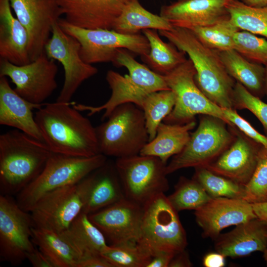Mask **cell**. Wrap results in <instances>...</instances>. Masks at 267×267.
I'll return each mask as SVG.
<instances>
[{
	"instance_id": "obj_3",
	"label": "cell",
	"mask_w": 267,
	"mask_h": 267,
	"mask_svg": "<svg viewBox=\"0 0 267 267\" xmlns=\"http://www.w3.org/2000/svg\"><path fill=\"white\" fill-rule=\"evenodd\" d=\"M51 153L44 142L18 130L1 134L0 194L19 193L41 174Z\"/></svg>"
},
{
	"instance_id": "obj_7",
	"label": "cell",
	"mask_w": 267,
	"mask_h": 267,
	"mask_svg": "<svg viewBox=\"0 0 267 267\" xmlns=\"http://www.w3.org/2000/svg\"><path fill=\"white\" fill-rule=\"evenodd\" d=\"M178 213L165 193L145 204L138 246L152 258L161 252L177 254L185 250L186 235Z\"/></svg>"
},
{
	"instance_id": "obj_28",
	"label": "cell",
	"mask_w": 267,
	"mask_h": 267,
	"mask_svg": "<svg viewBox=\"0 0 267 267\" xmlns=\"http://www.w3.org/2000/svg\"><path fill=\"white\" fill-rule=\"evenodd\" d=\"M220 55L227 72L235 81L260 98L265 94V66L249 61L235 49L220 51Z\"/></svg>"
},
{
	"instance_id": "obj_31",
	"label": "cell",
	"mask_w": 267,
	"mask_h": 267,
	"mask_svg": "<svg viewBox=\"0 0 267 267\" xmlns=\"http://www.w3.org/2000/svg\"><path fill=\"white\" fill-rule=\"evenodd\" d=\"M32 239L54 267H76L79 258L59 233L34 226Z\"/></svg>"
},
{
	"instance_id": "obj_29",
	"label": "cell",
	"mask_w": 267,
	"mask_h": 267,
	"mask_svg": "<svg viewBox=\"0 0 267 267\" xmlns=\"http://www.w3.org/2000/svg\"><path fill=\"white\" fill-rule=\"evenodd\" d=\"M142 32L149 42L150 51L140 56L141 59L156 73L165 76L187 60L185 52L172 43L164 42L156 30L147 29Z\"/></svg>"
},
{
	"instance_id": "obj_40",
	"label": "cell",
	"mask_w": 267,
	"mask_h": 267,
	"mask_svg": "<svg viewBox=\"0 0 267 267\" xmlns=\"http://www.w3.org/2000/svg\"><path fill=\"white\" fill-rule=\"evenodd\" d=\"M233 106L234 109H247L251 112L262 123L267 135V103L237 82L234 89Z\"/></svg>"
},
{
	"instance_id": "obj_48",
	"label": "cell",
	"mask_w": 267,
	"mask_h": 267,
	"mask_svg": "<svg viewBox=\"0 0 267 267\" xmlns=\"http://www.w3.org/2000/svg\"><path fill=\"white\" fill-rule=\"evenodd\" d=\"M245 4L255 7H262L267 5V0H242Z\"/></svg>"
},
{
	"instance_id": "obj_34",
	"label": "cell",
	"mask_w": 267,
	"mask_h": 267,
	"mask_svg": "<svg viewBox=\"0 0 267 267\" xmlns=\"http://www.w3.org/2000/svg\"><path fill=\"white\" fill-rule=\"evenodd\" d=\"M189 30L205 45L219 51L234 49V35L240 30L230 17L214 24Z\"/></svg>"
},
{
	"instance_id": "obj_38",
	"label": "cell",
	"mask_w": 267,
	"mask_h": 267,
	"mask_svg": "<svg viewBox=\"0 0 267 267\" xmlns=\"http://www.w3.org/2000/svg\"><path fill=\"white\" fill-rule=\"evenodd\" d=\"M234 49L249 61L267 64V40L246 31L239 30L234 37Z\"/></svg>"
},
{
	"instance_id": "obj_24",
	"label": "cell",
	"mask_w": 267,
	"mask_h": 267,
	"mask_svg": "<svg viewBox=\"0 0 267 267\" xmlns=\"http://www.w3.org/2000/svg\"><path fill=\"white\" fill-rule=\"evenodd\" d=\"M28 33L12 12L9 0H0V57L17 65L31 62Z\"/></svg>"
},
{
	"instance_id": "obj_9",
	"label": "cell",
	"mask_w": 267,
	"mask_h": 267,
	"mask_svg": "<svg viewBox=\"0 0 267 267\" xmlns=\"http://www.w3.org/2000/svg\"><path fill=\"white\" fill-rule=\"evenodd\" d=\"M62 30L80 44V55L87 63L113 62L118 49L125 48L140 56L150 51L149 42L144 35L124 34L112 29H90L79 27L60 18Z\"/></svg>"
},
{
	"instance_id": "obj_30",
	"label": "cell",
	"mask_w": 267,
	"mask_h": 267,
	"mask_svg": "<svg viewBox=\"0 0 267 267\" xmlns=\"http://www.w3.org/2000/svg\"><path fill=\"white\" fill-rule=\"evenodd\" d=\"M173 27L164 17L145 9L138 0H133L124 8L112 29L121 34H135L147 29L169 31Z\"/></svg>"
},
{
	"instance_id": "obj_33",
	"label": "cell",
	"mask_w": 267,
	"mask_h": 267,
	"mask_svg": "<svg viewBox=\"0 0 267 267\" xmlns=\"http://www.w3.org/2000/svg\"><path fill=\"white\" fill-rule=\"evenodd\" d=\"M175 102V94L171 89L154 91L145 98L141 108L145 117L149 141L155 137L158 127L172 112Z\"/></svg>"
},
{
	"instance_id": "obj_22",
	"label": "cell",
	"mask_w": 267,
	"mask_h": 267,
	"mask_svg": "<svg viewBox=\"0 0 267 267\" xmlns=\"http://www.w3.org/2000/svg\"><path fill=\"white\" fill-rule=\"evenodd\" d=\"M44 104L28 101L10 86L6 77H0V125L13 127L44 142L32 110Z\"/></svg>"
},
{
	"instance_id": "obj_27",
	"label": "cell",
	"mask_w": 267,
	"mask_h": 267,
	"mask_svg": "<svg viewBox=\"0 0 267 267\" xmlns=\"http://www.w3.org/2000/svg\"><path fill=\"white\" fill-rule=\"evenodd\" d=\"M59 233L72 248L79 261L89 256L101 255L108 246L103 233L83 211Z\"/></svg>"
},
{
	"instance_id": "obj_47",
	"label": "cell",
	"mask_w": 267,
	"mask_h": 267,
	"mask_svg": "<svg viewBox=\"0 0 267 267\" xmlns=\"http://www.w3.org/2000/svg\"><path fill=\"white\" fill-rule=\"evenodd\" d=\"M251 204L257 218L267 225V201Z\"/></svg>"
},
{
	"instance_id": "obj_15",
	"label": "cell",
	"mask_w": 267,
	"mask_h": 267,
	"mask_svg": "<svg viewBox=\"0 0 267 267\" xmlns=\"http://www.w3.org/2000/svg\"><path fill=\"white\" fill-rule=\"evenodd\" d=\"M80 48L79 42L64 32L58 22L53 24L44 52L48 58L59 61L64 69V83L56 101L70 102L81 84L98 72L96 67L83 60Z\"/></svg>"
},
{
	"instance_id": "obj_16",
	"label": "cell",
	"mask_w": 267,
	"mask_h": 267,
	"mask_svg": "<svg viewBox=\"0 0 267 267\" xmlns=\"http://www.w3.org/2000/svg\"><path fill=\"white\" fill-rule=\"evenodd\" d=\"M16 17L26 29L31 62L44 51L53 24L63 15L56 0H9Z\"/></svg>"
},
{
	"instance_id": "obj_17",
	"label": "cell",
	"mask_w": 267,
	"mask_h": 267,
	"mask_svg": "<svg viewBox=\"0 0 267 267\" xmlns=\"http://www.w3.org/2000/svg\"><path fill=\"white\" fill-rule=\"evenodd\" d=\"M142 215V206L125 198L88 215L111 245H118L136 243Z\"/></svg>"
},
{
	"instance_id": "obj_5",
	"label": "cell",
	"mask_w": 267,
	"mask_h": 267,
	"mask_svg": "<svg viewBox=\"0 0 267 267\" xmlns=\"http://www.w3.org/2000/svg\"><path fill=\"white\" fill-rule=\"evenodd\" d=\"M107 161V157L100 153L86 157L51 152L41 174L17 195V203L22 209L30 212L43 196L80 181Z\"/></svg>"
},
{
	"instance_id": "obj_12",
	"label": "cell",
	"mask_w": 267,
	"mask_h": 267,
	"mask_svg": "<svg viewBox=\"0 0 267 267\" xmlns=\"http://www.w3.org/2000/svg\"><path fill=\"white\" fill-rule=\"evenodd\" d=\"M114 164L126 198L142 206L169 188L167 164L158 157L137 154L117 158Z\"/></svg>"
},
{
	"instance_id": "obj_23",
	"label": "cell",
	"mask_w": 267,
	"mask_h": 267,
	"mask_svg": "<svg viewBox=\"0 0 267 267\" xmlns=\"http://www.w3.org/2000/svg\"><path fill=\"white\" fill-rule=\"evenodd\" d=\"M267 225L257 218L238 224L231 231L217 236L216 251L231 258L245 256L255 251L266 252Z\"/></svg>"
},
{
	"instance_id": "obj_43",
	"label": "cell",
	"mask_w": 267,
	"mask_h": 267,
	"mask_svg": "<svg viewBox=\"0 0 267 267\" xmlns=\"http://www.w3.org/2000/svg\"><path fill=\"white\" fill-rule=\"evenodd\" d=\"M26 259L34 267H54L46 256L37 248L27 255Z\"/></svg>"
},
{
	"instance_id": "obj_21",
	"label": "cell",
	"mask_w": 267,
	"mask_h": 267,
	"mask_svg": "<svg viewBox=\"0 0 267 267\" xmlns=\"http://www.w3.org/2000/svg\"><path fill=\"white\" fill-rule=\"evenodd\" d=\"M231 0H180L163 6L160 15L173 27L190 29L214 24L229 17L226 6Z\"/></svg>"
},
{
	"instance_id": "obj_39",
	"label": "cell",
	"mask_w": 267,
	"mask_h": 267,
	"mask_svg": "<svg viewBox=\"0 0 267 267\" xmlns=\"http://www.w3.org/2000/svg\"><path fill=\"white\" fill-rule=\"evenodd\" d=\"M243 199L250 203L267 201V148L262 146L254 172L244 186Z\"/></svg>"
},
{
	"instance_id": "obj_41",
	"label": "cell",
	"mask_w": 267,
	"mask_h": 267,
	"mask_svg": "<svg viewBox=\"0 0 267 267\" xmlns=\"http://www.w3.org/2000/svg\"><path fill=\"white\" fill-rule=\"evenodd\" d=\"M223 115L231 127H235L252 140L267 148V136L260 133L247 121L240 116L235 109L222 108Z\"/></svg>"
},
{
	"instance_id": "obj_14",
	"label": "cell",
	"mask_w": 267,
	"mask_h": 267,
	"mask_svg": "<svg viewBox=\"0 0 267 267\" xmlns=\"http://www.w3.org/2000/svg\"><path fill=\"white\" fill-rule=\"evenodd\" d=\"M58 66L44 51L35 60L23 65L0 59V77H9L14 90L28 101L42 104L56 89Z\"/></svg>"
},
{
	"instance_id": "obj_19",
	"label": "cell",
	"mask_w": 267,
	"mask_h": 267,
	"mask_svg": "<svg viewBox=\"0 0 267 267\" xmlns=\"http://www.w3.org/2000/svg\"><path fill=\"white\" fill-rule=\"evenodd\" d=\"M194 214L203 236L214 239L224 228L257 218L251 203L224 197L212 198Z\"/></svg>"
},
{
	"instance_id": "obj_36",
	"label": "cell",
	"mask_w": 267,
	"mask_h": 267,
	"mask_svg": "<svg viewBox=\"0 0 267 267\" xmlns=\"http://www.w3.org/2000/svg\"><path fill=\"white\" fill-rule=\"evenodd\" d=\"M193 178L212 198L224 197L243 199L244 185L218 175L205 167L195 168Z\"/></svg>"
},
{
	"instance_id": "obj_42",
	"label": "cell",
	"mask_w": 267,
	"mask_h": 267,
	"mask_svg": "<svg viewBox=\"0 0 267 267\" xmlns=\"http://www.w3.org/2000/svg\"><path fill=\"white\" fill-rule=\"evenodd\" d=\"M76 267H114L101 255H91L80 260Z\"/></svg>"
},
{
	"instance_id": "obj_25",
	"label": "cell",
	"mask_w": 267,
	"mask_h": 267,
	"mask_svg": "<svg viewBox=\"0 0 267 267\" xmlns=\"http://www.w3.org/2000/svg\"><path fill=\"white\" fill-rule=\"evenodd\" d=\"M91 175V186L83 212L89 215L126 198L114 163L107 160Z\"/></svg>"
},
{
	"instance_id": "obj_11",
	"label": "cell",
	"mask_w": 267,
	"mask_h": 267,
	"mask_svg": "<svg viewBox=\"0 0 267 267\" xmlns=\"http://www.w3.org/2000/svg\"><path fill=\"white\" fill-rule=\"evenodd\" d=\"M196 70L189 58L163 76L171 90L175 94L174 107L163 121L172 124H184L195 120L197 115H207L218 118L227 125L222 108L210 100L202 91L196 80Z\"/></svg>"
},
{
	"instance_id": "obj_10",
	"label": "cell",
	"mask_w": 267,
	"mask_h": 267,
	"mask_svg": "<svg viewBox=\"0 0 267 267\" xmlns=\"http://www.w3.org/2000/svg\"><path fill=\"white\" fill-rule=\"evenodd\" d=\"M92 181L91 173L80 181L53 190L30 211L34 226L61 233L83 211Z\"/></svg>"
},
{
	"instance_id": "obj_13",
	"label": "cell",
	"mask_w": 267,
	"mask_h": 267,
	"mask_svg": "<svg viewBox=\"0 0 267 267\" xmlns=\"http://www.w3.org/2000/svg\"><path fill=\"white\" fill-rule=\"evenodd\" d=\"M31 214L22 209L12 196L0 195V257L18 266L36 248Z\"/></svg>"
},
{
	"instance_id": "obj_49",
	"label": "cell",
	"mask_w": 267,
	"mask_h": 267,
	"mask_svg": "<svg viewBox=\"0 0 267 267\" xmlns=\"http://www.w3.org/2000/svg\"><path fill=\"white\" fill-rule=\"evenodd\" d=\"M266 68L265 83V94L267 96V64L265 66Z\"/></svg>"
},
{
	"instance_id": "obj_18",
	"label": "cell",
	"mask_w": 267,
	"mask_h": 267,
	"mask_svg": "<svg viewBox=\"0 0 267 267\" xmlns=\"http://www.w3.org/2000/svg\"><path fill=\"white\" fill-rule=\"evenodd\" d=\"M234 138L229 146L205 168L218 175L245 185L256 167L262 146L233 127Z\"/></svg>"
},
{
	"instance_id": "obj_8",
	"label": "cell",
	"mask_w": 267,
	"mask_h": 267,
	"mask_svg": "<svg viewBox=\"0 0 267 267\" xmlns=\"http://www.w3.org/2000/svg\"><path fill=\"white\" fill-rule=\"evenodd\" d=\"M201 115L198 127L190 134L186 145L167 165V175L183 168L206 167L232 142L235 137L233 127H227L218 118Z\"/></svg>"
},
{
	"instance_id": "obj_45",
	"label": "cell",
	"mask_w": 267,
	"mask_h": 267,
	"mask_svg": "<svg viewBox=\"0 0 267 267\" xmlns=\"http://www.w3.org/2000/svg\"><path fill=\"white\" fill-rule=\"evenodd\" d=\"M225 258L218 252L209 253L204 257L203 264L206 267H222L225 265Z\"/></svg>"
},
{
	"instance_id": "obj_44",
	"label": "cell",
	"mask_w": 267,
	"mask_h": 267,
	"mask_svg": "<svg viewBox=\"0 0 267 267\" xmlns=\"http://www.w3.org/2000/svg\"><path fill=\"white\" fill-rule=\"evenodd\" d=\"M175 254L171 252L158 253L152 258L147 267H169Z\"/></svg>"
},
{
	"instance_id": "obj_37",
	"label": "cell",
	"mask_w": 267,
	"mask_h": 267,
	"mask_svg": "<svg viewBox=\"0 0 267 267\" xmlns=\"http://www.w3.org/2000/svg\"><path fill=\"white\" fill-rule=\"evenodd\" d=\"M101 255L114 267H147L152 259L134 243L108 245Z\"/></svg>"
},
{
	"instance_id": "obj_20",
	"label": "cell",
	"mask_w": 267,
	"mask_h": 267,
	"mask_svg": "<svg viewBox=\"0 0 267 267\" xmlns=\"http://www.w3.org/2000/svg\"><path fill=\"white\" fill-rule=\"evenodd\" d=\"M69 23L86 29H112L124 8L133 0H56Z\"/></svg>"
},
{
	"instance_id": "obj_46",
	"label": "cell",
	"mask_w": 267,
	"mask_h": 267,
	"mask_svg": "<svg viewBox=\"0 0 267 267\" xmlns=\"http://www.w3.org/2000/svg\"><path fill=\"white\" fill-rule=\"evenodd\" d=\"M192 266L188 254L184 250L175 255L169 267H189Z\"/></svg>"
},
{
	"instance_id": "obj_6",
	"label": "cell",
	"mask_w": 267,
	"mask_h": 267,
	"mask_svg": "<svg viewBox=\"0 0 267 267\" xmlns=\"http://www.w3.org/2000/svg\"><path fill=\"white\" fill-rule=\"evenodd\" d=\"M95 130L99 153L106 157L139 154L149 141L143 112L132 103L116 107Z\"/></svg>"
},
{
	"instance_id": "obj_4",
	"label": "cell",
	"mask_w": 267,
	"mask_h": 267,
	"mask_svg": "<svg viewBox=\"0 0 267 267\" xmlns=\"http://www.w3.org/2000/svg\"><path fill=\"white\" fill-rule=\"evenodd\" d=\"M131 52L125 48L118 49L112 63L116 66L126 67L129 74L123 76L113 70L107 72L105 78L111 94L105 103L97 106L76 104L73 107L81 112L88 111V116L104 111L101 117L104 121L121 104L132 103L141 108L144 99L150 93L170 89L163 76L138 62Z\"/></svg>"
},
{
	"instance_id": "obj_35",
	"label": "cell",
	"mask_w": 267,
	"mask_h": 267,
	"mask_svg": "<svg viewBox=\"0 0 267 267\" xmlns=\"http://www.w3.org/2000/svg\"><path fill=\"white\" fill-rule=\"evenodd\" d=\"M167 197L178 212L185 210L195 211L212 198L196 180L185 177L179 178L174 192Z\"/></svg>"
},
{
	"instance_id": "obj_32",
	"label": "cell",
	"mask_w": 267,
	"mask_h": 267,
	"mask_svg": "<svg viewBox=\"0 0 267 267\" xmlns=\"http://www.w3.org/2000/svg\"><path fill=\"white\" fill-rule=\"evenodd\" d=\"M229 17L240 30L267 38V5L255 7L231 0L226 6Z\"/></svg>"
},
{
	"instance_id": "obj_50",
	"label": "cell",
	"mask_w": 267,
	"mask_h": 267,
	"mask_svg": "<svg viewBox=\"0 0 267 267\" xmlns=\"http://www.w3.org/2000/svg\"><path fill=\"white\" fill-rule=\"evenodd\" d=\"M266 235H267V228H266Z\"/></svg>"
},
{
	"instance_id": "obj_1",
	"label": "cell",
	"mask_w": 267,
	"mask_h": 267,
	"mask_svg": "<svg viewBox=\"0 0 267 267\" xmlns=\"http://www.w3.org/2000/svg\"><path fill=\"white\" fill-rule=\"evenodd\" d=\"M75 102L45 103L35 119L44 142L54 153L78 157L99 154L95 127L73 105Z\"/></svg>"
},
{
	"instance_id": "obj_2",
	"label": "cell",
	"mask_w": 267,
	"mask_h": 267,
	"mask_svg": "<svg viewBox=\"0 0 267 267\" xmlns=\"http://www.w3.org/2000/svg\"><path fill=\"white\" fill-rule=\"evenodd\" d=\"M159 33L188 54L196 70V83L204 94L221 108L234 109L236 82L227 72L220 51L205 45L188 29L174 27Z\"/></svg>"
},
{
	"instance_id": "obj_26",
	"label": "cell",
	"mask_w": 267,
	"mask_h": 267,
	"mask_svg": "<svg viewBox=\"0 0 267 267\" xmlns=\"http://www.w3.org/2000/svg\"><path fill=\"white\" fill-rule=\"evenodd\" d=\"M196 126L195 120L184 124L160 123L155 137L143 147L139 154L159 158L167 164L168 159L178 154L187 143L190 131Z\"/></svg>"
}]
</instances>
